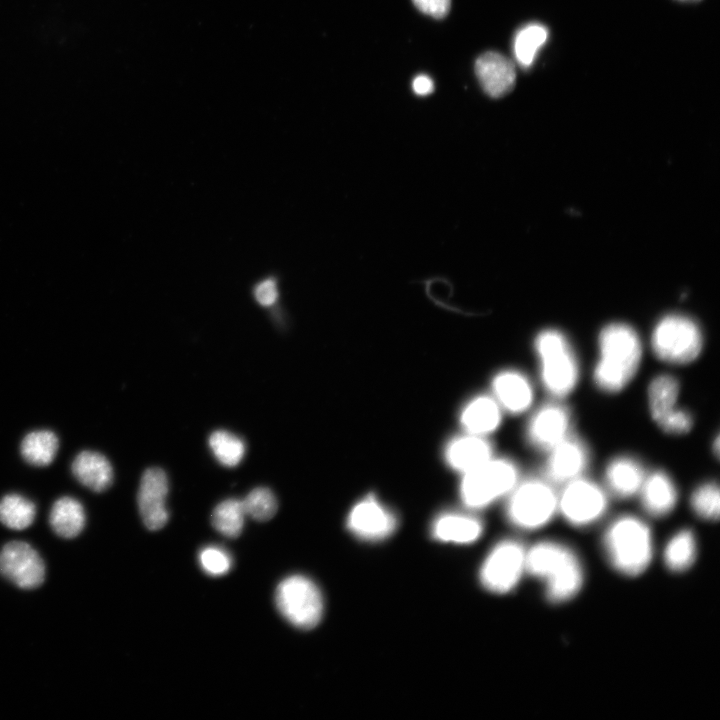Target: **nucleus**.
Listing matches in <instances>:
<instances>
[{
  "instance_id": "obj_1",
  "label": "nucleus",
  "mask_w": 720,
  "mask_h": 720,
  "mask_svg": "<svg viewBox=\"0 0 720 720\" xmlns=\"http://www.w3.org/2000/svg\"><path fill=\"white\" fill-rule=\"evenodd\" d=\"M642 343L630 325L614 322L602 328L598 336V358L593 380L606 393L622 391L636 375L642 359Z\"/></svg>"
},
{
  "instance_id": "obj_2",
  "label": "nucleus",
  "mask_w": 720,
  "mask_h": 720,
  "mask_svg": "<svg viewBox=\"0 0 720 720\" xmlns=\"http://www.w3.org/2000/svg\"><path fill=\"white\" fill-rule=\"evenodd\" d=\"M526 571L546 583V595L552 602L574 597L583 583L579 559L566 546L544 541L526 552Z\"/></svg>"
},
{
  "instance_id": "obj_3",
  "label": "nucleus",
  "mask_w": 720,
  "mask_h": 720,
  "mask_svg": "<svg viewBox=\"0 0 720 720\" xmlns=\"http://www.w3.org/2000/svg\"><path fill=\"white\" fill-rule=\"evenodd\" d=\"M541 382L554 397L569 395L579 379V364L567 337L549 328L539 332L534 341Z\"/></svg>"
},
{
  "instance_id": "obj_4",
  "label": "nucleus",
  "mask_w": 720,
  "mask_h": 720,
  "mask_svg": "<svg viewBox=\"0 0 720 720\" xmlns=\"http://www.w3.org/2000/svg\"><path fill=\"white\" fill-rule=\"evenodd\" d=\"M604 547L612 566L627 576L641 574L652 559L650 529L634 516H622L609 526L604 537Z\"/></svg>"
},
{
  "instance_id": "obj_5",
  "label": "nucleus",
  "mask_w": 720,
  "mask_h": 720,
  "mask_svg": "<svg viewBox=\"0 0 720 720\" xmlns=\"http://www.w3.org/2000/svg\"><path fill=\"white\" fill-rule=\"evenodd\" d=\"M703 334L698 324L681 314H668L655 325L651 347L655 356L669 364L686 365L703 350Z\"/></svg>"
},
{
  "instance_id": "obj_6",
  "label": "nucleus",
  "mask_w": 720,
  "mask_h": 720,
  "mask_svg": "<svg viewBox=\"0 0 720 720\" xmlns=\"http://www.w3.org/2000/svg\"><path fill=\"white\" fill-rule=\"evenodd\" d=\"M517 483V466L508 459L492 457L464 473L460 495L466 506L483 508L509 494Z\"/></svg>"
},
{
  "instance_id": "obj_7",
  "label": "nucleus",
  "mask_w": 720,
  "mask_h": 720,
  "mask_svg": "<svg viewBox=\"0 0 720 720\" xmlns=\"http://www.w3.org/2000/svg\"><path fill=\"white\" fill-rule=\"evenodd\" d=\"M558 510V495L547 480L528 479L517 483L509 493L506 514L521 529L546 525Z\"/></svg>"
},
{
  "instance_id": "obj_8",
  "label": "nucleus",
  "mask_w": 720,
  "mask_h": 720,
  "mask_svg": "<svg viewBox=\"0 0 720 720\" xmlns=\"http://www.w3.org/2000/svg\"><path fill=\"white\" fill-rule=\"evenodd\" d=\"M275 604L290 624L304 630L312 629L319 623L324 609L319 588L303 575L286 577L278 584Z\"/></svg>"
},
{
  "instance_id": "obj_9",
  "label": "nucleus",
  "mask_w": 720,
  "mask_h": 720,
  "mask_svg": "<svg viewBox=\"0 0 720 720\" xmlns=\"http://www.w3.org/2000/svg\"><path fill=\"white\" fill-rule=\"evenodd\" d=\"M526 551L516 541L498 543L482 564V585L494 593H506L519 582L525 568Z\"/></svg>"
},
{
  "instance_id": "obj_10",
  "label": "nucleus",
  "mask_w": 720,
  "mask_h": 720,
  "mask_svg": "<svg viewBox=\"0 0 720 720\" xmlns=\"http://www.w3.org/2000/svg\"><path fill=\"white\" fill-rule=\"evenodd\" d=\"M607 497L596 483L579 477L565 484L558 495V510L575 526H586L606 511Z\"/></svg>"
},
{
  "instance_id": "obj_11",
  "label": "nucleus",
  "mask_w": 720,
  "mask_h": 720,
  "mask_svg": "<svg viewBox=\"0 0 720 720\" xmlns=\"http://www.w3.org/2000/svg\"><path fill=\"white\" fill-rule=\"evenodd\" d=\"M0 574L19 588L34 589L45 579V565L31 545L12 541L0 551Z\"/></svg>"
},
{
  "instance_id": "obj_12",
  "label": "nucleus",
  "mask_w": 720,
  "mask_h": 720,
  "mask_svg": "<svg viewBox=\"0 0 720 720\" xmlns=\"http://www.w3.org/2000/svg\"><path fill=\"white\" fill-rule=\"evenodd\" d=\"M548 453L544 473L550 483L566 484L582 477L589 464L587 446L580 438L570 434Z\"/></svg>"
},
{
  "instance_id": "obj_13",
  "label": "nucleus",
  "mask_w": 720,
  "mask_h": 720,
  "mask_svg": "<svg viewBox=\"0 0 720 720\" xmlns=\"http://www.w3.org/2000/svg\"><path fill=\"white\" fill-rule=\"evenodd\" d=\"M168 490V478L164 470L152 467L144 471L137 502L142 521L149 530H160L168 521L169 513L166 508Z\"/></svg>"
},
{
  "instance_id": "obj_14",
  "label": "nucleus",
  "mask_w": 720,
  "mask_h": 720,
  "mask_svg": "<svg viewBox=\"0 0 720 720\" xmlns=\"http://www.w3.org/2000/svg\"><path fill=\"white\" fill-rule=\"evenodd\" d=\"M571 415L559 403H547L538 408L528 421V442L536 449L549 451L570 433Z\"/></svg>"
},
{
  "instance_id": "obj_15",
  "label": "nucleus",
  "mask_w": 720,
  "mask_h": 720,
  "mask_svg": "<svg viewBox=\"0 0 720 720\" xmlns=\"http://www.w3.org/2000/svg\"><path fill=\"white\" fill-rule=\"evenodd\" d=\"M396 525L393 513L374 496H367L356 503L347 518L349 530L368 541L385 539L394 532Z\"/></svg>"
},
{
  "instance_id": "obj_16",
  "label": "nucleus",
  "mask_w": 720,
  "mask_h": 720,
  "mask_svg": "<svg viewBox=\"0 0 720 720\" xmlns=\"http://www.w3.org/2000/svg\"><path fill=\"white\" fill-rule=\"evenodd\" d=\"M474 68L481 87L490 97H502L513 89L516 81L515 66L501 53L488 51L481 54Z\"/></svg>"
},
{
  "instance_id": "obj_17",
  "label": "nucleus",
  "mask_w": 720,
  "mask_h": 720,
  "mask_svg": "<svg viewBox=\"0 0 720 720\" xmlns=\"http://www.w3.org/2000/svg\"><path fill=\"white\" fill-rule=\"evenodd\" d=\"M492 390L500 407L513 414L526 411L534 399L530 380L517 370L497 373L492 380Z\"/></svg>"
},
{
  "instance_id": "obj_18",
  "label": "nucleus",
  "mask_w": 720,
  "mask_h": 720,
  "mask_svg": "<svg viewBox=\"0 0 720 720\" xmlns=\"http://www.w3.org/2000/svg\"><path fill=\"white\" fill-rule=\"evenodd\" d=\"M445 457L453 469L466 473L492 458V446L483 436L468 433L447 445Z\"/></svg>"
},
{
  "instance_id": "obj_19",
  "label": "nucleus",
  "mask_w": 720,
  "mask_h": 720,
  "mask_svg": "<svg viewBox=\"0 0 720 720\" xmlns=\"http://www.w3.org/2000/svg\"><path fill=\"white\" fill-rule=\"evenodd\" d=\"M639 493L645 510L657 517L670 513L678 499L674 481L664 471H654L646 476Z\"/></svg>"
},
{
  "instance_id": "obj_20",
  "label": "nucleus",
  "mask_w": 720,
  "mask_h": 720,
  "mask_svg": "<svg viewBox=\"0 0 720 720\" xmlns=\"http://www.w3.org/2000/svg\"><path fill=\"white\" fill-rule=\"evenodd\" d=\"M645 477L642 464L632 456H617L609 461L605 469L609 489L623 498L639 493Z\"/></svg>"
},
{
  "instance_id": "obj_21",
  "label": "nucleus",
  "mask_w": 720,
  "mask_h": 720,
  "mask_svg": "<svg viewBox=\"0 0 720 720\" xmlns=\"http://www.w3.org/2000/svg\"><path fill=\"white\" fill-rule=\"evenodd\" d=\"M71 469L74 477L93 492H103L112 484L111 463L99 452L85 450L78 453Z\"/></svg>"
},
{
  "instance_id": "obj_22",
  "label": "nucleus",
  "mask_w": 720,
  "mask_h": 720,
  "mask_svg": "<svg viewBox=\"0 0 720 720\" xmlns=\"http://www.w3.org/2000/svg\"><path fill=\"white\" fill-rule=\"evenodd\" d=\"M460 418L469 434L484 436L500 425L501 407L494 397L481 395L466 404Z\"/></svg>"
},
{
  "instance_id": "obj_23",
  "label": "nucleus",
  "mask_w": 720,
  "mask_h": 720,
  "mask_svg": "<svg viewBox=\"0 0 720 720\" xmlns=\"http://www.w3.org/2000/svg\"><path fill=\"white\" fill-rule=\"evenodd\" d=\"M483 526L472 516L458 513H446L439 516L432 526V535L439 541L467 544L476 541Z\"/></svg>"
},
{
  "instance_id": "obj_24",
  "label": "nucleus",
  "mask_w": 720,
  "mask_h": 720,
  "mask_svg": "<svg viewBox=\"0 0 720 720\" xmlns=\"http://www.w3.org/2000/svg\"><path fill=\"white\" fill-rule=\"evenodd\" d=\"M86 516L82 504L75 498L64 496L57 499L50 511L49 523L62 538H74L85 526Z\"/></svg>"
},
{
  "instance_id": "obj_25",
  "label": "nucleus",
  "mask_w": 720,
  "mask_h": 720,
  "mask_svg": "<svg viewBox=\"0 0 720 720\" xmlns=\"http://www.w3.org/2000/svg\"><path fill=\"white\" fill-rule=\"evenodd\" d=\"M680 394L678 380L669 374L655 376L648 386V407L655 422L677 408Z\"/></svg>"
},
{
  "instance_id": "obj_26",
  "label": "nucleus",
  "mask_w": 720,
  "mask_h": 720,
  "mask_svg": "<svg viewBox=\"0 0 720 720\" xmlns=\"http://www.w3.org/2000/svg\"><path fill=\"white\" fill-rule=\"evenodd\" d=\"M58 450V438L49 430H35L22 440L20 452L23 459L33 466L49 465Z\"/></svg>"
},
{
  "instance_id": "obj_27",
  "label": "nucleus",
  "mask_w": 720,
  "mask_h": 720,
  "mask_svg": "<svg viewBox=\"0 0 720 720\" xmlns=\"http://www.w3.org/2000/svg\"><path fill=\"white\" fill-rule=\"evenodd\" d=\"M36 515L32 501L19 494H8L0 500V522L13 530L29 527Z\"/></svg>"
},
{
  "instance_id": "obj_28",
  "label": "nucleus",
  "mask_w": 720,
  "mask_h": 720,
  "mask_svg": "<svg viewBox=\"0 0 720 720\" xmlns=\"http://www.w3.org/2000/svg\"><path fill=\"white\" fill-rule=\"evenodd\" d=\"M245 517L242 500L230 498L214 508L211 522L215 530L223 536L236 538L242 532Z\"/></svg>"
},
{
  "instance_id": "obj_29",
  "label": "nucleus",
  "mask_w": 720,
  "mask_h": 720,
  "mask_svg": "<svg viewBox=\"0 0 720 720\" xmlns=\"http://www.w3.org/2000/svg\"><path fill=\"white\" fill-rule=\"evenodd\" d=\"M696 557V542L689 530L677 532L667 543L664 550L666 566L675 572L688 569Z\"/></svg>"
},
{
  "instance_id": "obj_30",
  "label": "nucleus",
  "mask_w": 720,
  "mask_h": 720,
  "mask_svg": "<svg viewBox=\"0 0 720 720\" xmlns=\"http://www.w3.org/2000/svg\"><path fill=\"white\" fill-rule=\"evenodd\" d=\"M548 31L545 26L532 23L522 27L514 38L513 50L517 62L524 68L532 65L541 46L546 42Z\"/></svg>"
},
{
  "instance_id": "obj_31",
  "label": "nucleus",
  "mask_w": 720,
  "mask_h": 720,
  "mask_svg": "<svg viewBox=\"0 0 720 720\" xmlns=\"http://www.w3.org/2000/svg\"><path fill=\"white\" fill-rule=\"evenodd\" d=\"M208 443L215 458L226 467L237 466L245 455L243 440L226 430L211 433Z\"/></svg>"
},
{
  "instance_id": "obj_32",
  "label": "nucleus",
  "mask_w": 720,
  "mask_h": 720,
  "mask_svg": "<svg viewBox=\"0 0 720 720\" xmlns=\"http://www.w3.org/2000/svg\"><path fill=\"white\" fill-rule=\"evenodd\" d=\"M246 516L256 521H268L277 512L278 502L274 493L267 487L251 490L242 500Z\"/></svg>"
},
{
  "instance_id": "obj_33",
  "label": "nucleus",
  "mask_w": 720,
  "mask_h": 720,
  "mask_svg": "<svg viewBox=\"0 0 720 720\" xmlns=\"http://www.w3.org/2000/svg\"><path fill=\"white\" fill-rule=\"evenodd\" d=\"M691 507L699 517L717 520L720 512L718 485L714 482H705L698 486L691 495Z\"/></svg>"
},
{
  "instance_id": "obj_34",
  "label": "nucleus",
  "mask_w": 720,
  "mask_h": 720,
  "mask_svg": "<svg viewBox=\"0 0 720 720\" xmlns=\"http://www.w3.org/2000/svg\"><path fill=\"white\" fill-rule=\"evenodd\" d=\"M201 569L209 576L219 577L227 574L232 568V557L223 548L206 546L198 556Z\"/></svg>"
},
{
  "instance_id": "obj_35",
  "label": "nucleus",
  "mask_w": 720,
  "mask_h": 720,
  "mask_svg": "<svg viewBox=\"0 0 720 720\" xmlns=\"http://www.w3.org/2000/svg\"><path fill=\"white\" fill-rule=\"evenodd\" d=\"M656 424L666 433L682 435L691 430L693 418L688 411L677 407L659 419Z\"/></svg>"
},
{
  "instance_id": "obj_36",
  "label": "nucleus",
  "mask_w": 720,
  "mask_h": 720,
  "mask_svg": "<svg viewBox=\"0 0 720 720\" xmlns=\"http://www.w3.org/2000/svg\"><path fill=\"white\" fill-rule=\"evenodd\" d=\"M422 13L434 18L445 17L450 9V0H412Z\"/></svg>"
},
{
  "instance_id": "obj_37",
  "label": "nucleus",
  "mask_w": 720,
  "mask_h": 720,
  "mask_svg": "<svg viewBox=\"0 0 720 720\" xmlns=\"http://www.w3.org/2000/svg\"><path fill=\"white\" fill-rule=\"evenodd\" d=\"M256 301L263 306L272 305L278 297V289L274 280L266 279L258 283L254 289Z\"/></svg>"
},
{
  "instance_id": "obj_38",
  "label": "nucleus",
  "mask_w": 720,
  "mask_h": 720,
  "mask_svg": "<svg viewBox=\"0 0 720 720\" xmlns=\"http://www.w3.org/2000/svg\"><path fill=\"white\" fill-rule=\"evenodd\" d=\"M412 88L417 95L425 96L433 92V81L427 75H418L412 83Z\"/></svg>"
},
{
  "instance_id": "obj_39",
  "label": "nucleus",
  "mask_w": 720,
  "mask_h": 720,
  "mask_svg": "<svg viewBox=\"0 0 720 720\" xmlns=\"http://www.w3.org/2000/svg\"><path fill=\"white\" fill-rule=\"evenodd\" d=\"M680 1H686V2H696V1H700V0H680Z\"/></svg>"
}]
</instances>
